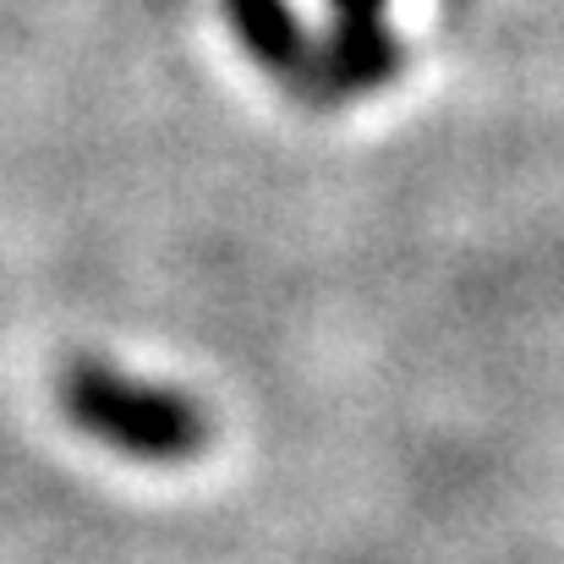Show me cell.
I'll return each mask as SVG.
<instances>
[{"label":"cell","mask_w":564,"mask_h":564,"mask_svg":"<svg viewBox=\"0 0 564 564\" xmlns=\"http://www.w3.org/2000/svg\"><path fill=\"white\" fill-rule=\"evenodd\" d=\"M61 416L138 466H187L214 444V416L176 383L138 378L105 357H72L55 378Z\"/></svg>","instance_id":"1"}]
</instances>
